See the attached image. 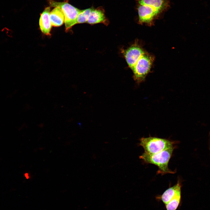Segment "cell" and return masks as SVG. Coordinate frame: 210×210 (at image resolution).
Segmentation results:
<instances>
[{
	"mask_svg": "<svg viewBox=\"0 0 210 210\" xmlns=\"http://www.w3.org/2000/svg\"><path fill=\"white\" fill-rule=\"evenodd\" d=\"M139 22L151 24L169 7L168 0H137Z\"/></svg>",
	"mask_w": 210,
	"mask_h": 210,
	"instance_id": "6da1fadb",
	"label": "cell"
},
{
	"mask_svg": "<svg viewBox=\"0 0 210 210\" xmlns=\"http://www.w3.org/2000/svg\"><path fill=\"white\" fill-rule=\"evenodd\" d=\"M175 146H173L159 153L153 154H149L144 153L139 156L145 163L151 164L157 166L158 168L157 172L158 174L164 175L167 174H174L168 167V164L171 158Z\"/></svg>",
	"mask_w": 210,
	"mask_h": 210,
	"instance_id": "7a4b0ae2",
	"label": "cell"
},
{
	"mask_svg": "<svg viewBox=\"0 0 210 210\" xmlns=\"http://www.w3.org/2000/svg\"><path fill=\"white\" fill-rule=\"evenodd\" d=\"M139 145L144 150V153L153 154L166 150L174 146L175 142L167 139L154 137H142L140 139Z\"/></svg>",
	"mask_w": 210,
	"mask_h": 210,
	"instance_id": "3957f363",
	"label": "cell"
},
{
	"mask_svg": "<svg viewBox=\"0 0 210 210\" xmlns=\"http://www.w3.org/2000/svg\"><path fill=\"white\" fill-rule=\"evenodd\" d=\"M153 62V58L149 55L143 51L131 69L134 73V78L139 84L145 79L149 73Z\"/></svg>",
	"mask_w": 210,
	"mask_h": 210,
	"instance_id": "277c9868",
	"label": "cell"
},
{
	"mask_svg": "<svg viewBox=\"0 0 210 210\" xmlns=\"http://www.w3.org/2000/svg\"><path fill=\"white\" fill-rule=\"evenodd\" d=\"M48 1L50 7H59L62 10L64 16L66 30H68L76 24V19L80 10L67 1L58 2L54 0Z\"/></svg>",
	"mask_w": 210,
	"mask_h": 210,
	"instance_id": "5b68a950",
	"label": "cell"
},
{
	"mask_svg": "<svg viewBox=\"0 0 210 210\" xmlns=\"http://www.w3.org/2000/svg\"><path fill=\"white\" fill-rule=\"evenodd\" d=\"M182 185L179 180L177 183L173 186L169 187L160 195L156 197V199L162 201L165 204L167 203L177 195L181 194Z\"/></svg>",
	"mask_w": 210,
	"mask_h": 210,
	"instance_id": "8992f818",
	"label": "cell"
},
{
	"mask_svg": "<svg viewBox=\"0 0 210 210\" xmlns=\"http://www.w3.org/2000/svg\"><path fill=\"white\" fill-rule=\"evenodd\" d=\"M50 7L46 8L41 14L39 19V26L42 32L46 35H50L52 25L50 18Z\"/></svg>",
	"mask_w": 210,
	"mask_h": 210,
	"instance_id": "52a82bcc",
	"label": "cell"
},
{
	"mask_svg": "<svg viewBox=\"0 0 210 210\" xmlns=\"http://www.w3.org/2000/svg\"><path fill=\"white\" fill-rule=\"evenodd\" d=\"M104 12L105 11L102 7H99L96 9L92 8L87 22L91 24L99 23L107 24L108 21L105 16Z\"/></svg>",
	"mask_w": 210,
	"mask_h": 210,
	"instance_id": "ba28073f",
	"label": "cell"
},
{
	"mask_svg": "<svg viewBox=\"0 0 210 210\" xmlns=\"http://www.w3.org/2000/svg\"><path fill=\"white\" fill-rule=\"evenodd\" d=\"M144 50L139 47L134 46L129 48L125 53V56L131 69Z\"/></svg>",
	"mask_w": 210,
	"mask_h": 210,
	"instance_id": "9c48e42d",
	"label": "cell"
},
{
	"mask_svg": "<svg viewBox=\"0 0 210 210\" xmlns=\"http://www.w3.org/2000/svg\"><path fill=\"white\" fill-rule=\"evenodd\" d=\"M50 18L52 26L60 27L64 23V16L62 9L55 7L50 11Z\"/></svg>",
	"mask_w": 210,
	"mask_h": 210,
	"instance_id": "30bf717a",
	"label": "cell"
},
{
	"mask_svg": "<svg viewBox=\"0 0 210 210\" xmlns=\"http://www.w3.org/2000/svg\"><path fill=\"white\" fill-rule=\"evenodd\" d=\"M92 9L90 8L80 10L76 19V24L87 22Z\"/></svg>",
	"mask_w": 210,
	"mask_h": 210,
	"instance_id": "8fae6325",
	"label": "cell"
},
{
	"mask_svg": "<svg viewBox=\"0 0 210 210\" xmlns=\"http://www.w3.org/2000/svg\"><path fill=\"white\" fill-rule=\"evenodd\" d=\"M181 199V194H179L165 204L166 210H176L179 205Z\"/></svg>",
	"mask_w": 210,
	"mask_h": 210,
	"instance_id": "7c38bea8",
	"label": "cell"
},
{
	"mask_svg": "<svg viewBox=\"0 0 210 210\" xmlns=\"http://www.w3.org/2000/svg\"><path fill=\"white\" fill-rule=\"evenodd\" d=\"M25 177H26L27 176V178H29L28 174H27V173H26L25 174Z\"/></svg>",
	"mask_w": 210,
	"mask_h": 210,
	"instance_id": "4fadbf2b",
	"label": "cell"
}]
</instances>
